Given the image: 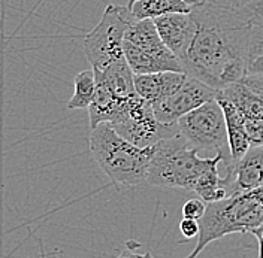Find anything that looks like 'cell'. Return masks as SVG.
Listing matches in <instances>:
<instances>
[{
	"label": "cell",
	"mask_w": 263,
	"mask_h": 258,
	"mask_svg": "<svg viewBox=\"0 0 263 258\" xmlns=\"http://www.w3.org/2000/svg\"><path fill=\"white\" fill-rule=\"evenodd\" d=\"M181 234L185 239H195L200 233V224L197 220H192V218H182L180 223Z\"/></svg>",
	"instance_id": "22"
},
{
	"label": "cell",
	"mask_w": 263,
	"mask_h": 258,
	"mask_svg": "<svg viewBox=\"0 0 263 258\" xmlns=\"http://www.w3.org/2000/svg\"><path fill=\"white\" fill-rule=\"evenodd\" d=\"M224 176L229 181V195L244 193L263 185V145H251L233 163Z\"/></svg>",
	"instance_id": "11"
},
{
	"label": "cell",
	"mask_w": 263,
	"mask_h": 258,
	"mask_svg": "<svg viewBox=\"0 0 263 258\" xmlns=\"http://www.w3.org/2000/svg\"><path fill=\"white\" fill-rule=\"evenodd\" d=\"M180 134L197 152H215L223 155L226 173L233 166L229 136L223 109L217 98H213L196 109L182 115L177 121Z\"/></svg>",
	"instance_id": "5"
},
{
	"label": "cell",
	"mask_w": 263,
	"mask_h": 258,
	"mask_svg": "<svg viewBox=\"0 0 263 258\" xmlns=\"http://www.w3.org/2000/svg\"><path fill=\"white\" fill-rule=\"evenodd\" d=\"M133 21L127 6L108 5L96 27L84 36V54L93 69H105L124 57V34Z\"/></svg>",
	"instance_id": "6"
},
{
	"label": "cell",
	"mask_w": 263,
	"mask_h": 258,
	"mask_svg": "<svg viewBox=\"0 0 263 258\" xmlns=\"http://www.w3.org/2000/svg\"><path fill=\"white\" fill-rule=\"evenodd\" d=\"M185 3H189L192 8L193 6H199V5H202V3H205V0H184Z\"/></svg>",
	"instance_id": "25"
},
{
	"label": "cell",
	"mask_w": 263,
	"mask_h": 258,
	"mask_svg": "<svg viewBox=\"0 0 263 258\" xmlns=\"http://www.w3.org/2000/svg\"><path fill=\"white\" fill-rule=\"evenodd\" d=\"M260 55H263V21H253L251 32H250L248 62Z\"/></svg>",
	"instance_id": "19"
},
{
	"label": "cell",
	"mask_w": 263,
	"mask_h": 258,
	"mask_svg": "<svg viewBox=\"0 0 263 258\" xmlns=\"http://www.w3.org/2000/svg\"><path fill=\"white\" fill-rule=\"evenodd\" d=\"M127 8L135 19H154L166 14L192 11V6L184 0H129Z\"/></svg>",
	"instance_id": "17"
},
{
	"label": "cell",
	"mask_w": 263,
	"mask_h": 258,
	"mask_svg": "<svg viewBox=\"0 0 263 258\" xmlns=\"http://www.w3.org/2000/svg\"><path fill=\"white\" fill-rule=\"evenodd\" d=\"M205 2L211 3L214 6L226 8V9H232V11H241L251 0H205Z\"/></svg>",
	"instance_id": "23"
},
{
	"label": "cell",
	"mask_w": 263,
	"mask_h": 258,
	"mask_svg": "<svg viewBox=\"0 0 263 258\" xmlns=\"http://www.w3.org/2000/svg\"><path fill=\"white\" fill-rule=\"evenodd\" d=\"M241 14L251 23L263 21V0H251L244 9H241Z\"/></svg>",
	"instance_id": "21"
},
{
	"label": "cell",
	"mask_w": 263,
	"mask_h": 258,
	"mask_svg": "<svg viewBox=\"0 0 263 258\" xmlns=\"http://www.w3.org/2000/svg\"><path fill=\"white\" fill-rule=\"evenodd\" d=\"M250 234H253L256 239H257V243H259V257L263 258V224L260 227H257L256 230H253Z\"/></svg>",
	"instance_id": "24"
},
{
	"label": "cell",
	"mask_w": 263,
	"mask_h": 258,
	"mask_svg": "<svg viewBox=\"0 0 263 258\" xmlns=\"http://www.w3.org/2000/svg\"><path fill=\"white\" fill-rule=\"evenodd\" d=\"M90 151L100 170L115 185H139L147 181L154 145L141 148L120 136L109 123H100L90 133Z\"/></svg>",
	"instance_id": "3"
},
{
	"label": "cell",
	"mask_w": 263,
	"mask_h": 258,
	"mask_svg": "<svg viewBox=\"0 0 263 258\" xmlns=\"http://www.w3.org/2000/svg\"><path fill=\"white\" fill-rule=\"evenodd\" d=\"M93 70L102 78V81L108 85V88L117 97L127 98V97L136 94V90H135V73L130 69L129 63H127L126 57H123V58L117 60L114 63H111V65L106 66L102 70H99V69H93Z\"/></svg>",
	"instance_id": "16"
},
{
	"label": "cell",
	"mask_w": 263,
	"mask_h": 258,
	"mask_svg": "<svg viewBox=\"0 0 263 258\" xmlns=\"http://www.w3.org/2000/svg\"><path fill=\"white\" fill-rule=\"evenodd\" d=\"M185 78L184 72L164 70L154 73L135 75V90L142 98L154 103L163 97L174 93Z\"/></svg>",
	"instance_id": "12"
},
{
	"label": "cell",
	"mask_w": 263,
	"mask_h": 258,
	"mask_svg": "<svg viewBox=\"0 0 263 258\" xmlns=\"http://www.w3.org/2000/svg\"><path fill=\"white\" fill-rule=\"evenodd\" d=\"M239 111L251 145H263V73H246L239 81L218 90Z\"/></svg>",
	"instance_id": "8"
},
{
	"label": "cell",
	"mask_w": 263,
	"mask_h": 258,
	"mask_svg": "<svg viewBox=\"0 0 263 258\" xmlns=\"http://www.w3.org/2000/svg\"><path fill=\"white\" fill-rule=\"evenodd\" d=\"M95 78H96V91L88 106V118H90L91 129H95L100 123H111L121 106V102L124 100L121 97L115 96L96 72H95Z\"/></svg>",
	"instance_id": "15"
},
{
	"label": "cell",
	"mask_w": 263,
	"mask_h": 258,
	"mask_svg": "<svg viewBox=\"0 0 263 258\" xmlns=\"http://www.w3.org/2000/svg\"><path fill=\"white\" fill-rule=\"evenodd\" d=\"M154 24L163 44L182 62L196 34V19L190 12H174L154 18Z\"/></svg>",
	"instance_id": "10"
},
{
	"label": "cell",
	"mask_w": 263,
	"mask_h": 258,
	"mask_svg": "<svg viewBox=\"0 0 263 258\" xmlns=\"http://www.w3.org/2000/svg\"><path fill=\"white\" fill-rule=\"evenodd\" d=\"M206 210V202L199 199H190L182 205V218H192V220H200Z\"/></svg>",
	"instance_id": "20"
},
{
	"label": "cell",
	"mask_w": 263,
	"mask_h": 258,
	"mask_svg": "<svg viewBox=\"0 0 263 258\" xmlns=\"http://www.w3.org/2000/svg\"><path fill=\"white\" fill-rule=\"evenodd\" d=\"M217 155L200 157L181 134L162 139L154 145L145 182L160 188L193 191L199 176L215 162Z\"/></svg>",
	"instance_id": "4"
},
{
	"label": "cell",
	"mask_w": 263,
	"mask_h": 258,
	"mask_svg": "<svg viewBox=\"0 0 263 258\" xmlns=\"http://www.w3.org/2000/svg\"><path fill=\"white\" fill-rule=\"evenodd\" d=\"M200 233L195 249L189 254L196 258L211 242L229 234L251 233L263 224V185L259 188L232 194L221 200L206 203V210L199 220Z\"/></svg>",
	"instance_id": "2"
},
{
	"label": "cell",
	"mask_w": 263,
	"mask_h": 258,
	"mask_svg": "<svg viewBox=\"0 0 263 258\" xmlns=\"http://www.w3.org/2000/svg\"><path fill=\"white\" fill-rule=\"evenodd\" d=\"M196 34L181 62L182 72L215 91L239 81L247 73L251 23L226 8L202 3L192 8Z\"/></svg>",
	"instance_id": "1"
},
{
	"label": "cell",
	"mask_w": 263,
	"mask_h": 258,
	"mask_svg": "<svg viewBox=\"0 0 263 258\" xmlns=\"http://www.w3.org/2000/svg\"><path fill=\"white\" fill-rule=\"evenodd\" d=\"M96 91L95 70H82L73 80V96L67 102L69 109H88Z\"/></svg>",
	"instance_id": "18"
},
{
	"label": "cell",
	"mask_w": 263,
	"mask_h": 258,
	"mask_svg": "<svg viewBox=\"0 0 263 258\" xmlns=\"http://www.w3.org/2000/svg\"><path fill=\"white\" fill-rule=\"evenodd\" d=\"M215 90L205 82L185 73L180 87L154 103H151L156 118L163 124H177L182 115L215 98Z\"/></svg>",
	"instance_id": "9"
},
{
	"label": "cell",
	"mask_w": 263,
	"mask_h": 258,
	"mask_svg": "<svg viewBox=\"0 0 263 258\" xmlns=\"http://www.w3.org/2000/svg\"><path fill=\"white\" fill-rule=\"evenodd\" d=\"M123 51H124V57H126V60H127V63H129L135 75L164 72V70L182 72L181 63L177 57H169V58L159 57V55L145 52L144 49L138 48L136 45H133L127 41H124Z\"/></svg>",
	"instance_id": "14"
},
{
	"label": "cell",
	"mask_w": 263,
	"mask_h": 258,
	"mask_svg": "<svg viewBox=\"0 0 263 258\" xmlns=\"http://www.w3.org/2000/svg\"><path fill=\"white\" fill-rule=\"evenodd\" d=\"M124 41L136 45L138 48L144 49L145 52L159 55V57H175L171 49L163 44L160 34L157 32V27L154 24V19L147 18V19H135L127 27Z\"/></svg>",
	"instance_id": "13"
},
{
	"label": "cell",
	"mask_w": 263,
	"mask_h": 258,
	"mask_svg": "<svg viewBox=\"0 0 263 258\" xmlns=\"http://www.w3.org/2000/svg\"><path fill=\"white\" fill-rule=\"evenodd\" d=\"M109 124L120 136L141 148L156 145L162 139L180 134L178 124L160 123L154 115L151 103L138 93L121 102L118 112Z\"/></svg>",
	"instance_id": "7"
}]
</instances>
